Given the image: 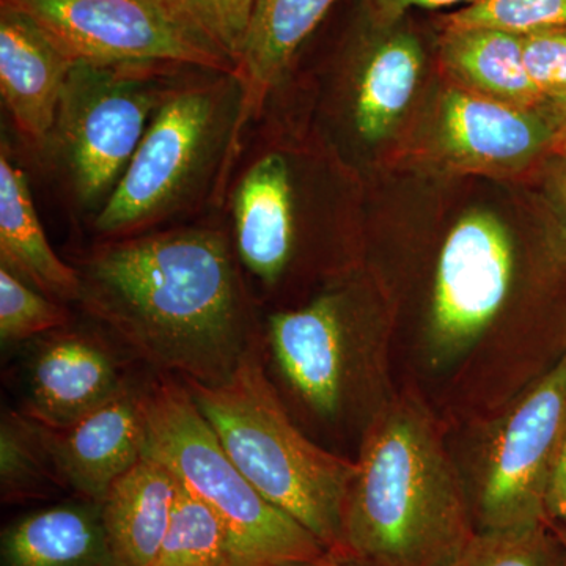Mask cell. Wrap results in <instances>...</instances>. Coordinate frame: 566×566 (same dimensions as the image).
Segmentation results:
<instances>
[{"instance_id": "7402d4cb", "label": "cell", "mask_w": 566, "mask_h": 566, "mask_svg": "<svg viewBox=\"0 0 566 566\" xmlns=\"http://www.w3.org/2000/svg\"><path fill=\"white\" fill-rule=\"evenodd\" d=\"M61 488L52 468L43 424L20 409L6 408L0 419V497L20 504L48 497Z\"/></svg>"}, {"instance_id": "d6986e66", "label": "cell", "mask_w": 566, "mask_h": 566, "mask_svg": "<svg viewBox=\"0 0 566 566\" xmlns=\"http://www.w3.org/2000/svg\"><path fill=\"white\" fill-rule=\"evenodd\" d=\"M0 566H114L102 504L77 497L18 517L0 536Z\"/></svg>"}, {"instance_id": "8992f818", "label": "cell", "mask_w": 566, "mask_h": 566, "mask_svg": "<svg viewBox=\"0 0 566 566\" xmlns=\"http://www.w3.org/2000/svg\"><path fill=\"white\" fill-rule=\"evenodd\" d=\"M192 65L76 62L36 151L88 226L109 202L164 96Z\"/></svg>"}, {"instance_id": "4fadbf2b", "label": "cell", "mask_w": 566, "mask_h": 566, "mask_svg": "<svg viewBox=\"0 0 566 566\" xmlns=\"http://www.w3.org/2000/svg\"><path fill=\"white\" fill-rule=\"evenodd\" d=\"M560 129L546 103L517 107L447 88L434 126L439 158L460 172L520 174L560 150Z\"/></svg>"}, {"instance_id": "836d02e7", "label": "cell", "mask_w": 566, "mask_h": 566, "mask_svg": "<svg viewBox=\"0 0 566 566\" xmlns=\"http://www.w3.org/2000/svg\"><path fill=\"white\" fill-rule=\"evenodd\" d=\"M557 531L560 532L562 539H564L565 547H566V532L565 531H560V528H557Z\"/></svg>"}, {"instance_id": "44dd1931", "label": "cell", "mask_w": 566, "mask_h": 566, "mask_svg": "<svg viewBox=\"0 0 566 566\" xmlns=\"http://www.w3.org/2000/svg\"><path fill=\"white\" fill-rule=\"evenodd\" d=\"M439 61L452 84L517 107H539L547 96L528 76L523 35L499 29H442Z\"/></svg>"}, {"instance_id": "ac0fdd59", "label": "cell", "mask_w": 566, "mask_h": 566, "mask_svg": "<svg viewBox=\"0 0 566 566\" xmlns=\"http://www.w3.org/2000/svg\"><path fill=\"white\" fill-rule=\"evenodd\" d=\"M0 266L59 303H80V274L48 240L28 174L6 137L0 144Z\"/></svg>"}, {"instance_id": "484cf974", "label": "cell", "mask_w": 566, "mask_h": 566, "mask_svg": "<svg viewBox=\"0 0 566 566\" xmlns=\"http://www.w3.org/2000/svg\"><path fill=\"white\" fill-rule=\"evenodd\" d=\"M71 323L74 322L69 305L52 300L0 266V340L3 346L35 340Z\"/></svg>"}, {"instance_id": "8fae6325", "label": "cell", "mask_w": 566, "mask_h": 566, "mask_svg": "<svg viewBox=\"0 0 566 566\" xmlns=\"http://www.w3.org/2000/svg\"><path fill=\"white\" fill-rule=\"evenodd\" d=\"M32 17L74 62H163L229 71L150 0H0Z\"/></svg>"}, {"instance_id": "4316f807", "label": "cell", "mask_w": 566, "mask_h": 566, "mask_svg": "<svg viewBox=\"0 0 566 566\" xmlns=\"http://www.w3.org/2000/svg\"><path fill=\"white\" fill-rule=\"evenodd\" d=\"M488 28L528 35L566 28V0H475L441 18V29Z\"/></svg>"}, {"instance_id": "e0dca14e", "label": "cell", "mask_w": 566, "mask_h": 566, "mask_svg": "<svg viewBox=\"0 0 566 566\" xmlns=\"http://www.w3.org/2000/svg\"><path fill=\"white\" fill-rule=\"evenodd\" d=\"M337 2L256 0L243 57L234 71L243 85V109L238 128L240 151L245 133L259 120L271 96L292 73L305 41Z\"/></svg>"}, {"instance_id": "6da1fadb", "label": "cell", "mask_w": 566, "mask_h": 566, "mask_svg": "<svg viewBox=\"0 0 566 566\" xmlns=\"http://www.w3.org/2000/svg\"><path fill=\"white\" fill-rule=\"evenodd\" d=\"M71 264L81 311L153 375L219 386L263 346L262 307L221 211L95 241Z\"/></svg>"}, {"instance_id": "7c38bea8", "label": "cell", "mask_w": 566, "mask_h": 566, "mask_svg": "<svg viewBox=\"0 0 566 566\" xmlns=\"http://www.w3.org/2000/svg\"><path fill=\"white\" fill-rule=\"evenodd\" d=\"M129 359L93 322L35 338L22 371L20 411L52 430L70 427L139 381Z\"/></svg>"}, {"instance_id": "5bb4252c", "label": "cell", "mask_w": 566, "mask_h": 566, "mask_svg": "<svg viewBox=\"0 0 566 566\" xmlns=\"http://www.w3.org/2000/svg\"><path fill=\"white\" fill-rule=\"evenodd\" d=\"M145 381L62 430L44 427L48 452L61 488L102 504L111 488L145 458Z\"/></svg>"}, {"instance_id": "f546056e", "label": "cell", "mask_w": 566, "mask_h": 566, "mask_svg": "<svg viewBox=\"0 0 566 566\" xmlns=\"http://www.w3.org/2000/svg\"><path fill=\"white\" fill-rule=\"evenodd\" d=\"M545 512L554 527L566 531V427L547 480Z\"/></svg>"}, {"instance_id": "d6a6232c", "label": "cell", "mask_w": 566, "mask_h": 566, "mask_svg": "<svg viewBox=\"0 0 566 566\" xmlns=\"http://www.w3.org/2000/svg\"><path fill=\"white\" fill-rule=\"evenodd\" d=\"M546 106L551 114L554 115V118H556L558 129H560V150H566V93L564 95L547 96Z\"/></svg>"}, {"instance_id": "277c9868", "label": "cell", "mask_w": 566, "mask_h": 566, "mask_svg": "<svg viewBox=\"0 0 566 566\" xmlns=\"http://www.w3.org/2000/svg\"><path fill=\"white\" fill-rule=\"evenodd\" d=\"M245 479L327 549H340L356 460L315 442L297 424L268 375L263 346L219 386L185 382Z\"/></svg>"}, {"instance_id": "f1b7e54d", "label": "cell", "mask_w": 566, "mask_h": 566, "mask_svg": "<svg viewBox=\"0 0 566 566\" xmlns=\"http://www.w3.org/2000/svg\"><path fill=\"white\" fill-rule=\"evenodd\" d=\"M546 202L553 219V253L566 264V150L547 159Z\"/></svg>"}, {"instance_id": "9c48e42d", "label": "cell", "mask_w": 566, "mask_h": 566, "mask_svg": "<svg viewBox=\"0 0 566 566\" xmlns=\"http://www.w3.org/2000/svg\"><path fill=\"white\" fill-rule=\"evenodd\" d=\"M566 427V352L521 395L488 446L480 468L479 531L547 521V480Z\"/></svg>"}, {"instance_id": "4dcf8cb0", "label": "cell", "mask_w": 566, "mask_h": 566, "mask_svg": "<svg viewBox=\"0 0 566 566\" xmlns=\"http://www.w3.org/2000/svg\"><path fill=\"white\" fill-rule=\"evenodd\" d=\"M379 21L385 24L403 20L409 10H436L446 7L460 6V3H474L475 0H365Z\"/></svg>"}, {"instance_id": "1f68e13d", "label": "cell", "mask_w": 566, "mask_h": 566, "mask_svg": "<svg viewBox=\"0 0 566 566\" xmlns=\"http://www.w3.org/2000/svg\"><path fill=\"white\" fill-rule=\"evenodd\" d=\"M292 566H364L359 560L340 549H327L323 556L314 560L303 562Z\"/></svg>"}, {"instance_id": "9a60e30c", "label": "cell", "mask_w": 566, "mask_h": 566, "mask_svg": "<svg viewBox=\"0 0 566 566\" xmlns=\"http://www.w3.org/2000/svg\"><path fill=\"white\" fill-rule=\"evenodd\" d=\"M74 63L32 17L0 2V95L33 153L50 136Z\"/></svg>"}, {"instance_id": "2e32d148", "label": "cell", "mask_w": 566, "mask_h": 566, "mask_svg": "<svg viewBox=\"0 0 566 566\" xmlns=\"http://www.w3.org/2000/svg\"><path fill=\"white\" fill-rule=\"evenodd\" d=\"M368 13L371 35L360 44L363 51L356 57L348 120L360 144L376 145L389 136L408 109L422 74L424 52L419 36L401 28L405 18L385 24L370 7Z\"/></svg>"}, {"instance_id": "ffe728a7", "label": "cell", "mask_w": 566, "mask_h": 566, "mask_svg": "<svg viewBox=\"0 0 566 566\" xmlns=\"http://www.w3.org/2000/svg\"><path fill=\"white\" fill-rule=\"evenodd\" d=\"M177 490V476L147 457L111 488L102 513L114 566H155Z\"/></svg>"}, {"instance_id": "cb8c5ba5", "label": "cell", "mask_w": 566, "mask_h": 566, "mask_svg": "<svg viewBox=\"0 0 566 566\" xmlns=\"http://www.w3.org/2000/svg\"><path fill=\"white\" fill-rule=\"evenodd\" d=\"M155 566H234L221 521L180 480Z\"/></svg>"}, {"instance_id": "30bf717a", "label": "cell", "mask_w": 566, "mask_h": 566, "mask_svg": "<svg viewBox=\"0 0 566 566\" xmlns=\"http://www.w3.org/2000/svg\"><path fill=\"white\" fill-rule=\"evenodd\" d=\"M515 249L504 222L471 211L450 230L436 271L430 348L436 363L455 359L485 334L510 292Z\"/></svg>"}, {"instance_id": "5b68a950", "label": "cell", "mask_w": 566, "mask_h": 566, "mask_svg": "<svg viewBox=\"0 0 566 566\" xmlns=\"http://www.w3.org/2000/svg\"><path fill=\"white\" fill-rule=\"evenodd\" d=\"M145 457L166 465L221 521L234 566H292L327 547L245 479L205 419L188 386L155 375L142 392Z\"/></svg>"}, {"instance_id": "52a82bcc", "label": "cell", "mask_w": 566, "mask_h": 566, "mask_svg": "<svg viewBox=\"0 0 566 566\" xmlns=\"http://www.w3.org/2000/svg\"><path fill=\"white\" fill-rule=\"evenodd\" d=\"M370 353L348 286H327L311 300L264 314L263 359L286 406L340 431L364 408Z\"/></svg>"}, {"instance_id": "d4e9b609", "label": "cell", "mask_w": 566, "mask_h": 566, "mask_svg": "<svg viewBox=\"0 0 566 566\" xmlns=\"http://www.w3.org/2000/svg\"><path fill=\"white\" fill-rule=\"evenodd\" d=\"M450 566H566L560 532L549 521L494 531H476Z\"/></svg>"}, {"instance_id": "3957f363", "label": "cell", "mask_w": 566, "mask_h": 566, "mask_svg": "<svg viewBox=\"0 0 566 566\" xmlns=\"http://www.w3.org/2000/svg\"><path fill=\"white\" fill-rule=\"evenodd\" d=\"M237 73L189 66L164 96L117 189L88 227L120 240L221 210L240 155Z\"/></svg>"}, {"instance_id": "ba28073f", "label": "cell", "mask_w": 566, "mask_h": 566, "mask_svg": "<svg viewBox=\"0 0 566 566\" xmlns=\"http://www.w3.org/2000/svg\"><path fill=\"white\" fill-rule=\"evenodd\" d=\"M277 137L266 118L252 123L219 210L256 303L271 311L305 253L301 156Z\"/></svg>"}, {"instance_id": "83f0119b", "label": "cell", "mask_w": 566, "mask_h": 566, "mask_svg": "<svg viewBox=\"0 0 566 566\" xmlns=\"http://www.w3.org/2000/svg\"><path fill=\"white\" fill-rule=\"evenodd\" d=\"M528 76L546 96L566 93V28L523 36Z\"/></svg>"}, {"instance_id": "e575fe53", "label": "cell", "mask_w": 566, "mask_h": 566, "mask_svg": "<svg viewBox=\"0 0 566 566\" xmlns=\"http://www.w3.org/2000/svg\"><path fill=\"white\" fill-rule=\"evenodd\" d=\"M560 531H562V528H560ZM565 532H566V531H565Z\"/></svg>"}, {"instance_id": "7a4b0ae2", "label": "cell", "mask_w": 566, "mask_h": 566, "mask_svg": "<svg viewBox=\"0 0 566 566\" xmlns=\"http://www.w3.org/2000/svg\"><path fill=\"white\" fill-rule=\"evenodd\" d=\"M340 551L364 566H450L476 531L434 417L412 395L365 424Z\"/></svg>"}, {"instance_id": "603a6c76", "label": "cell", "mask_w": 566, "mask_h": 566, "mask_svg": "<svg viewBox=\"0 0 566 566\" xmlns=\"http://www.w3.org/2000/svg\"><path fill=\"white\" fill-rule=\"evenodd\" d=\"M192 43L226 63L240 65L256 0H150Z\"/></svg>"}]
</instances>
